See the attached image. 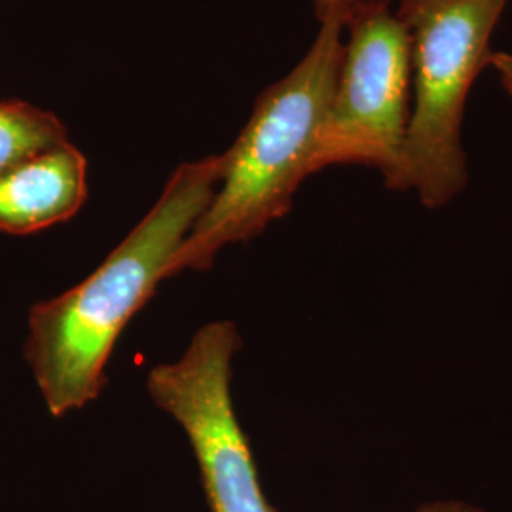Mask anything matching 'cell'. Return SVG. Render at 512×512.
Masks as SVG:
<instances>
[{
    "mask_svg": "<svg viewBox=\"0 0 512 512\" xmlns=\"http://www.w3.org/2000/svg\"><path fill=\"white\" fill-rule=\"evenodd\" d=\"M317 19L332 14V12H348L349 8L359 0H310Z\"/></svg>",
    "mask_w": 512,
    "mask_h": 512,
    "instance_id": "30bf717a",
    "label": "cell"
},
{
    "mask_svg": "<svg viewBox=\"0 0 512 512\" xmlns=\"http://www.w3.org/2000/svg\"><path fill=\"white\" fill-rule=\"evenodd\" d=\"M414 512H490L463 501H433L420 505Z\"/></svg>",
    "mask_w": 512,
    "mask_h": 512,
    "instance_id": "9c48e42d",
    "label": "cell"
},
{
    "mask_svg": "<svg viewBox=\"0 0 512 512\" xmlns=\"http://www.w3.org/2000/svg\"><path fill=\"white\" fill-rule=\"evenodd\" d=\"M86 198L88 162L67 141L0 173V232L37 234L73 219Z\"/></svg>",
    "mask_w": 512,
    "mask_h": 512,
    "instance_id": "8992f818",
    "label": "cell"
},
{
    "mask_svg": "<svg viewBox=\"0 0 512 512\" xmlns=\"http://www.w3.org/2000/svg\"><path fill=\"white\" fill-rule=\"evenodd\" d=\"M346 14L319 18L308 52L260 93L236 143L224 152L219 188L173 256L167 279L211 270L222 249L255 239L291 211L294 194L311 177L317 131L344 55Z\"/></svg>",
    "mask_w": 512,
    "mask_h": 512,
    "instance_id": "7a4b0ae2",
    "label": "cell"
},
{
    "mask_svg": "<svg viewBox=\"0 0 512 512\" xmlns=\"http://www.w3.org/2000/svg\"><path fill=\"white\" fill-rule=\"evenodd\" d=\"M348 40L317 131L311 175L334 165L397 169L410 118V35L387 0H359L346 14Z\"/></svg>",
    "mask_w": 512,
    "mask_h": 512,
    "instance_id": "277c9868",
    "label": "cell"
},
{
    "mask_svg": "<svg viewBox=\"0 0 512 512\" xmlns=\"http://www.w3.org/2000/svg\"><path fill=\"white\" fill-rule=\"evenodd\" d=\"M509 0H401L410 35V118L397 169L385 181L427 209L454 202L469 184L461 126L478 74L490 67L495 27Z\"/></svg>",
    "mask_w": 512,
    "mask_h": 512,
    "instance_id": "3957f363",
    "label": "cell"
},
{
    "mask_svg": "<svg viewBox=\"0 0 512 512\" xmlns=\"http://www.w3.org/2000/svg\"><path fill=\"white\" fill-rule=\"evenodd\" d=\"M224 164L222 152L179 165L152 209L95 272L33 306L25 359L54 418L99 397L116 342L167 279L173 256L219 188Z\"/></svg>",
    "mask_w": 512,
    "mask_h": 512,
    "instance_id": "6da1fadb",
    "label": "cell"
},
{
    "mask_svg": "<svg viewBox=\"0 0 512 512\" xmlns=\"http://www.w3.org/2000/svg\"><path fill=\"white\" fill-rule=\"evenodd\" d=\"M490 67L497 73L499 84L512 97V54L509 52H494L490 57Z\"/></svg>",
    "mask_w": 512,
    "mask_h": 512,
    "instance_id": "ba28073f",
    "label": "cell"
},
{
    "mask_svg": "<svg viewBox=\"0 0 512 512\" xmlns=\"http://www.w3.org/2000/svg\"><path fill=\"white\" fill-rule=\"evenodd\" d=\"M67 141V129L54 112L25 101H0V173Z\"/></svg>",
    "mask_w": 512,
    "mask_h": 512,
    "instance_id": "52a82bcc",
    "label": "cell"
},
{
    "mask_svg": "<svg viewBox=\"0 0 512 512\" xmlns=\"http://www.w3.org/2000/svg\"><path fill=\"white\" fill-rule=\"evenodd\" d=\"M239 346L232 321L207 323L175 363L148 372L147 391L186 433L209 511L275 512L232 401V361Z\"/></svg>",
    "mask_w": 512,
    "mask_h": 512,
    "instance_id": "5b68a950",
    "label": "cell"
}]
</instances>
